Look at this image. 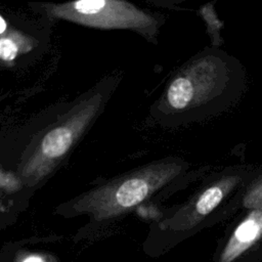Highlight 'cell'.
<instances>
[{
	"label": "cell",
	"instance_id": "6da1fadb",
	"mask_svg": "<svg viewBox=\"0 0 262 262\" xmlns=\"http://www.w3.org/2000/svg\"><path fill=\"white\" fill-rule=\"evenodd\" d=\"M246 89L242 63L225 51L205 48L185 62L165 93L167 108L186 122H199L227 110Z\"/></svg>",
	"mask_w": 262,
	"mask_h": 262
},
{
	"label": "cell",
	"instance_id": "7a4b0ae2",
	"mask_svg": "<svg viewBox=\"0 0 262 262\" xmlns=\"http://www.w3.org/2000/svg\"><path fill=\"white\" fill-rule=\"evenodd\" d=\"M262 165H237L211 173L194 193L160 223L164 231L183 237L230 216L239 209L241 192Z\"/></svg>",
	"mask_w": 262,
	"mask_h": 262
},
{
	"label": "cell",
	"instance_id": "3957f363",
	"mask_svg": "<svg viewBox=\"0 0 262 262\" xmlns=\"http://www.w3.org/2000/svg\"><path fill=\"white\" fill-rule=\"evenodd\" d=\"M188 168L189 164L180 158L161 160L89 191L74 207L97 219L119 215L151 196Z\"/></svg>",
	"mask_w": 262,
	"mask_h": 262
},
{
	"label": "cell",
	"instance_id": "277c9868",
	"mask_svg": "<svg viewBox=\"0 0 262 262\" xmlns=\"http://www.w3.org/2000/svg\"><path fill=\"white\" fill-rule=\"evenodd\" d=\"M48 13L80 25L100 29H132L148 38L156 35L158 20L124 1L80 0L47 8Z\"/></svg>",
	"mask_w": 262,
	"mask_h": 262
},
{
	"label": "cell",
	"instance_id": "5b68a950",
	"mask_svg": "<svg viewBox=\"0 0 262 262\" xmlns=\"http://www.w3.org/2000/svg\"><path fill=\"white\" fill-rule=\"evenodd\" d=\"M102 98L93 95L82 102L60 124L46 133L24 169L26 176L40 178L60 160L78 140L98 111Z\"/></svg>",
	"mask_w": 262,
	"mask_h": 262
},
{
	"label": "cell",
	"instance_id": "8992f818",
	"mask_svg": "<svg viewBox=\"0 0 262 262\" xmlns=\"http://www.w3.org/2000/svg\"><path fill=\"white\" fill-rule=\"evenodd\" d=\"M213 262H262V210H243L220 241Z\"/></svg>",
	"mask_w": 262,
	"mask_h": 262
},
{
	"label": "cell",
	"instance_id": "52a82bcc",
	"mask_svg": "<svg viewBox=\"0 0 262 262\" xmlns=\"http://www.w3.org/2000/svg\"><path fill=\"white\" fill-rule=\"evenodd\" d=\"M239 209L262 210V171L243 187Z\"/></svg>",
	"mask_w": 262,
	"mask_h": 262
},
{
	"label": "cell",
	"instance_id": "ba28073f",
	"mask_svg": "<svg viewBox=\"0 0 262 262\" xmlns=\"http://www.w3.org/2000/svg\"><path fill=\"white\" fill-rule=\"evenodd\" d=\"M17 54V46L14 41L4 38L0 40V58L4 60H12Z\"/></svg>",
	"mask_w": 262,
	"mask_h": 262
},
{
	"label": "cell",
	"instance_id": "9c48e42d",
	"mask_svg": "<svg viewBox=\"0 0 262 262\" xmlns=\"http://www.w3.org/2000/svg\"><path fill=\"white\" fill-rule=\"evenodd\" d=\"M21 262H47L43 257L39 255H29L25 257Z\"/></svg>",
	"mask_w": 262,
	"mask_h": 262
},
{
	"label": "cell",
	"instance_id": "30bf717a",
	"mask_svg": "<svg viewBox=\"0 0 262 262\" xmlns=\"http://www.w3.org/2000/svg\"><path fill=\"white\" fill-rule=\"evenodd\" d=\"M5 29H6V23H5V20L0 16V34L3 33V32L5 31Z\"/></svg>",
	"mask_w": 262,
	"mask_h": 262
}]
</instances>
